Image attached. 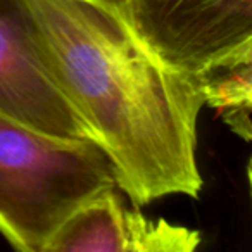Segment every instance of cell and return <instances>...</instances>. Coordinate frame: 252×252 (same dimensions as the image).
Here are the masks:
<instances>
[{
    "mask_svg": "<svg viewBox=\"0 0 252 252\" xmlns=\"http://www.w3.org/2000/svg\"><path fill=\"white\" fill-rule=\"evenodd\" d=\"M116 187L107 156L92 140H59L0 114V235L21 252H45L61 224Z\"/></svg>",
    "mask_w": 252,
    "mask_h": 252,
    "instance_id": "cell-2",
    "label": "cell"
},
{
    "mask_svg": "<svg viewBox=\"0 0 252 252\" xmlns=\"http://www.w3.org/2000/svg\"><path fill=\"white\" fill-rule=\"evenodd\" d=\"M119 2L145 43L183 73L252 59V0Z\"/></svg>",
    "mask_w": 252,
    "mask_h": 252,
    "instance_id": "cell-3",
    "label": "cell"
},
{
    "mask_svg": "<svg viewBox=\"0 0 252 252\" xmlns=\"http://www.w3.org/2000/svg\"><path fill=\"white\" fill-rule=\"evenodd\" d=\"M56 83L107 156L116 187L142 207L199 197V76L162 61L119 0H7Z\"/></svg>",
    "mask_w": 252,
    "mask_h": 252,
    "instance_id": "cell-1",
    "label": "cell"
},
{
    "mask_svg": "<svg viewBox=\"0 0 252 252\" xmlns=\"http://www.w3.org/2000/svg\"><path fill=\"white\" fill-rule=\"evenodd\" d=\"M0 114L47 137L92 140L9 5L0 9Z\"/></svg>",
    "mask_w": 252,
    "mask_h": 252,
    "instance_id": "cell-4",
    "label": "cell"
},
{
    "mask_svg": "<svg viewBox=\"0 0 252 252\" xmlns=\"http://www.w3.org/2000/svg\"><path fill=\"white\" fill-rule=\"evenodd\" d=\"M197 230L128 207L118 187L81 204L54 233L45 252H192Z\"/></svg>",
    "mask_w": 252,
    "mask_h": 252,
    "instance_id": "cell-5",
    "label": "cell"
},
{
    "mask_svg": "<svg viewBox=\"0 0 252 252\" xmlns=\"http://www.w3.org/2000/svg\"><path fill=\"white\" fill-rule=\"evenodd\" d=\"M204 105L220 112L224 125L251 142L252 112V59L213 67L199 76Z\"/></svg>",
    "mask_w": 252,
    "mask_h": 252,
    "instance_id": "cell-6",
    "label": "cell"
}]
</instances>
